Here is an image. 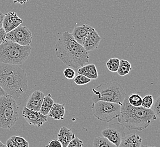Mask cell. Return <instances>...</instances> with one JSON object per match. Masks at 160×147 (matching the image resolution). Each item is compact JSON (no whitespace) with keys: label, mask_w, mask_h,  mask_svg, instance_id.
Segmentation results:
<instances>
[{"label":"cell","mask_w":160,"mask_h":147,"mask_svg":"<svg viewBox=\"0 0 160 147\" xmlns=\"http://www.w3.org/2000/svg\"><path fill=\"white\" fill-rule=\"evenodd\" d=\"M56 55L65 65L79 69L89 63V55L68 31L63 32L56 44Z\"/></svg>","instance_id":"1"},{"label":"cell","mask_w":160,"mask_h":147,"mask_svg":"<svg viewBox=\"0 0 160 147\" xmlns=\"http://www.w3.org/2000/svg\"><path fill=\"white\" fill-rule=\"evenodd\" d=\"M157 116L149 109L142 107H132L128 101V95L121 105L118 122L129 130L141 131L147 129L154 121Z\"/></svg>","instance_id":"2"},{"label":"cell","mask_w":160,"mask_h":147,"mask_svg":"<svg viewBox=\"0 0 160 147\" xmlns=\"http://www.w3.org/2000/svg\"><path fill=\"white\" fill-rule=\"evenodd\" d=\"M0 86L6 95L17 100L28 89V80L25 71L18 65H0Z\"/></svg>","instance_id":"3"},{"label":"cell","mask_w":160,"mask_h":147,"mask_svg":"<svg viewBox=\"0 0 160 147\" xmlns=\"http://www.w3.org/2000/svg\"><path fill=\"white\" fill-rule=\"evenodd\" d=\"M31 46H22L12 41L0 45V62L5 64H23L30 55Z\"/></svg>","instance_id":"4"},{"label":"cell","mask_w":160,"mask_h":147,"mask_svg":"<svg viewBox=\"0 0 160 147\" xmlns=\"http://www.w3.org/2000/svg\"><path fill=\"white\" fill-rule=\"evenodd\" d=\"M93 102L103 101L122 105L127 95L120 84L116 81L102 83L92 89Z\"/></svg>","instance_id":"5"},{"label":"cell","mask_w":160,"mask_h":147,"mask_svg":"<svg viewBox=\"0 0 160 147\" xmlns=\"http://www.w3.org/2000/svg\"><path fill=\"white\" fill-rule=\"evenodd\" d=\"M19 109L16 100L9 95L0 97V127L11 129L18 120Z\"/></svg>","instance_id":"6"},{"label":"cell","mask_w":160,"mask_h":147,"mask_svg":"<svg viewBox=\"0 0 160 147\" xmlns=\"http://www.w3.org/2000/svg\"><path fill=\"white\" fill-rule=\"evenodd\" d=\"M121 105L114 102L99 101L92 105V115L97 120L104 122H110L119 116Z\"/></svg>","instance_id":"7"},{"label":"cell","mask_w":160,"mask_h":147,"mask_svg":"<svg viewBox=\"0 0 160 147\" xmlns=\"http://www.w3.org/2000/svg\"><path fill=\"white\" fill-rule=\"evenodd\" d=\"M6 41H12L22 46L30 45L32 36L30 30L26 26H19L18 27L6 33Z\"/></svg>","instance_id":"8"},{"label":"cell","mask_w":160,"mask_h":147,"mask_svg":"<svg viewBox=\"0 0 160 147\" xmlns=\"http://www.w3.org/2000/svg\"><path fill=\"white\" fill-rule=\"evenodd\" d=\"M101 134L117 147L119 145L126 136L124 127L119 122L109 125L107 128L102 131Z\"/></svg>","instance_id":"9"},{"label":"cell","mask_w":160,"mask_h":147,"mask_svg":"<svg viewBox=\"0 0 160 147\" xmlns=\"http://www.w3.org/2000/svg\"><path fill=\"white\" fill-rule=\"evenodd\" d=\"M22 116L27 122L30 125L40 127L47 121V116H44L40 111L30 110L25 107L22 111Z\"/></svg>","instance_id":"10"},{"label":"cell","mask_w":160,"mask_h":147,"mask_svg":"<svg viewBox=\"0 0 160 147\" xmlns=\"http://www.w3.org/2000/svg\"><path fill=\"white\" fill-rule=\"evenodd\" d=\"M101 41V37L98 33L94 28L91 27L83 41L82 46L88 52H89L98 47Z\"/></svg>","instance_id":"11"},{"label":"cell","mask_w":160,"mask_h":147,"mask_svg":"<svg viewBox=\"0 0 160 147\" xmlns=\"http://www.w3.org/2000/svg\"><path fill=\"white\" fill-rule=\"evenodd\" d=\"M23 21L17 16L16 12H9L4 14L2 27L6 33H8L21 25Z\"/></svg>","instance_id":"12"},{"label":"cell","mask_w":160,"mask_h":147,"mask_svg":"<svg viewBox=\"0 0 160 147\" xmlns=\"http://www.w3.org/2000/svg\"><path fill=\"white\" fill-rule=\"evenodd\" d=\"M43 92L36 90L30 95L26 102V107L30 110L39 111L44 97Z\"/></svg>","instance_id":"13"},{"label":"cell","mask_w":160,"mask_h":147,"mask_svg":"<svg viewBox=\"0 0 160 147\" xmlns=\"http://www.w3.org/2000/svg\"><path fill=\"white\" fill-rule=\"evenodd\" d=\"M91 26L88 25H83L74 28L72 35L77 43L82 45L83 41L89 32Z\"/></svg>","instance_id":"14"},{"label":"cell","mask_w":160,"mask_h":147,"mask_svg":"<svg viewBox=\"0 0 160 147\" xmlns=\"http://www.w3.org/2000/svg\"><path fill=\"white\" fill-rule=\"evenodd\" d=\"M142 138L138 134H132L126 136L118 147H140Z\"/></svg>","instance_id":"15"},{"label":"cell","mask_w":160,"mask_h":147,"mask_svg":"<svg viewBox=\"0 0 160 147\" xmlns=\"http://www.w3.org/2000/svg\"><path fill=\"white\" fill-rule=\"evenodd\" d=\"M75 138V135L72 130L67 127H62L59 130L58 139L62 143V147H66L69 142Z\"/></svg>","instance_id":"16"},{"label":"cell","mask_w":160,"mask_h":147,"mask_svg":"<svg viewBox=\"0 0 160 147\" xmlns=\"http://www.w3.org/2000/svg\"><path fill=\"white\" fill-rule=\"evenodd\" d=\"M78 74H81L90 79H97L98 77V71L94 64H86L79 68L77 70Z\"/></svg>","instance_id":"17"},{"label":"cell","mask_w":160,"mask_h":147,"mask_svg":"<svg viewBox=\"0 0 160 147\" xmlns=\"http://www.w3.org/2000/svg\"><path fill=\"white\" fill-rule=\"evenodd\" d=\"M65 113V104H60L59 103H54L48 115L54 120H63L64 118Z\"/></svg>","instance_id":"18"},{"label":"cell","mask_w":160,"mask_h":147,"mask_svg":"<svg viewBox=\"0 0 160 147\" xmlns=\"http://www.w3.org/2000/svg\"><path fill=\"white\" fill-rule=\"evenodd\" d=\"M54 103L55 102L51 97V95L50 93L48 94L44 97L39 111L43 115L47 116Z\"/></svg>","instance_id":"19"},{"label":"cell","mask_w":160,"mask_h":147,"mask_svg":"<svg viewBox=\"0 0 160 147\" xmlns=\"http://www.w3.org/2000/svg\"><path fill=\"white\" fill-rule=\"evenodd\" d=\"M131 69V64L126 59H121L118 69L117 73L121 77H124L128 74Z\"/></svg>","instance_id":"20"},{"label":"cell","mask_w":160,"mask_h":147,"mask_svg":"<svg viewBox=\"0 0 160 147\" xmlns=\"http://www.w3.org/2000/svg\"><path fill=\"white\" fill-rule=\"evenodd\" d=\"M93 147H118L103 136H96L93 140Z\"/></svg>","instance_id":"21"},{"label":"cell","mask_w":160,"mask_h":147,"mask_svg":"<svg viewBox=\"0 0 160 147\" xmlns=\"http://www.w3.org/2000/svg\"><path fill=\"white\" fill-rule=\"evenodd\" d=\"M120 63V59L118 58H110L106 62L108 70L111 73H117Z\"/></svg>","instance_id":"22"},{"label":"cell","mask_w":160,"mask_h":147,"mask_svg":"<svg viewBox=\"0 0 160 147\" xmlns=\"http://www.w3.org/2000/svg\"><path fill=\"white\" fill-rule=\"evenodd\" d=\"M128 101L132 107H142V97L138 94L133 93L129 96H128Z\"/></svg>","instance_id":"23"},{"label":"cell","mask_w":160,"mask_h":147,"mask_svg":"<svg viewBox=\"0 0 160 147\" xmlns=\"http://www.w3.org/2000/svg\"><path fill=\"white\" fill-rule=\"evenodd\" d=\"M153 102L154 101L153 96L151 95H146L142 98V107L145 109H151Z\"/></svg>","instance_id":"24"},{"label":"cell","mask_w":160,"mask_h":147,"mask_svg":"<svg viewBox=\"0 0 160 147\" xmlns=\"http://www.w3.org/2000/svg\"><path fill=\"white\" fill-rule=\"evenodd\" d=\"M11 139L16 143L18 147H29V143L25 138L20 136L14 135L11 137Z\"/></svg>","instance_id":"25"},{"label":"cell","mask_w":160,"mask_h":147,"mask_svg":"<svg viewBox=\"0 0 160 147\" xmlns=\"http://www.w3.org/2000/svg\"><path fill=\"white\" fill-rule=\"evenodd\" d=\"M92 80L81 74H78V75L74 77V82L78 86H83L90 83Z\"/></svg>","instance_id":"26"},{"label":"cell","mask_w":160,"mask_h":147,"mask_svg":"<svg viewBox=\"0 0 160 147\" xmlns=\"http://www.w3.org/2000/svg\"><path fill=\"white\" fill-rule=\"evenodd\" d=\"M160 98L158 97L156 101L153 102V104L151 107V110H152L157 117L160 116Z\"/></svg>","instance_id":"27"},{"label":"cell","mask_w":160,"mask_h":147,"mask_svg":"<svg viewBox=\"0 0 160 147\" xmlns=\"http://www.w3.org/2000/svg\"><path fill=\"white\" fill-rule=\"evenodd\" d=\"M83 146V141L79 138L75 137L69 142V143L66 147H82Z\"/></svg>","instance_id":"28"},{"label":"cell","mask_w":160,"mask_h":147,"mask_svg":"<svg viewBox=\"0 0 160 147\" xmlns=\"http://www.w3.org/2000/svg\"><path fill=\"white\" fill-rule=\"evenodd\" d=\"M64 75L67 79H73L76 75V73L73 69L67 68L64 71Z\"/></svg>","instance_id":"29"},{"label":"cell","mask_w":160,"mask_h":147,"mask_svg":"<svg viewBox=\"0 0 160 147\" xmlns=\"http://www.w3.org/2000/svg\"><path fill=\"white\" fill-rule=\"evenodd\" d=\"M46 147H62V145L58 139H52L46 145Z\"/></svg>","instance_id":"30"},{"label":"cell","mask_w":160,"mask_h":147,"mask_svg":"<svg viewBox=\"0 0 160 147\" xmlns=\"http://www.w3.org/2000/svg\"><path fill=\"white\" fill-rule=\"evenodd\" d=\"M6 32L4 30L3 27L0 28V45L2 43L6 42Z\"/></svg>","instance_id":"31"},{"label":"cell","mask_w":160,"mask_h":147,"mask_svg":"<svg viewBox=\"0 0 160 147\" xmlns=\"http://www.w3.org/2000/svg\"><path fill=\"white\" fill-rule=\"evenodd\" d=\"M7 147H18V146L16 144V143L12 140L11 138H9L6 141V144Z\"/></svg>","instance_id":"32"},{"label":"cell","mask_w":160,"mask_h":147,"mask_svg":"<svg viewBox=\"0 0 160 147\" xmlns=\"http://www.w3.org/2000/svg\"><path fill=\"white\" fill-rule=\"evenodd\" d=\"M29 0H12L13 2L15 3H19L21 5H23L26 3Z\"/></svg>","instance_id":"33"},{"label":"cell","mask_w":160,"mask_h":147,"mask_svg":"<svg viewBox=\"0 0 160 147\" xmlns=\"http://www.w3.org/2000/svg\"><path fill=\"white\" fill-rule=\"evenodd\" d=\"M3 17H4V14L2 12H0V28L2 27Z\"/></svg>","instance_id":"34"},{"label":"cell","mask_w":160,"mask_h":147,"mask_svg":"<svg viewBox=\"0 0 160 147\" xmlns=\"http://www.w3.org/2000/svg\"><path fill=\"white\" fill-rule=\"evenodd\" d=\"M5 95H6V93L3 91V89L1 88V87L0 86V97Z\"/></svg>","instance_id":"35"},{"label":"cell","mask_w":160,"mask_h":147,"mask_svg":"<svg viewBox=\"0 0 160 147\" xmlns=\"http://www.w3.org/2000/svg\"><path fill=\"white\" fill-rule=\"evenodd\" d=\"M0 147H7L5 144H3L2 142L0 141Z\"/></svg>","instance_id":"36"},{"label":"cell","mask_w":160,"mask_h":147,"mask_svg":"<svg viewBox=\"0 0 160 147\" xmlns=\"http://www.w3.org/2000/svg\"><path fill=\"white\" fill-rule=\"evenodd\" d=\"M140 147H153V146H148V145H141V146Z\"/></svg>","instance_id":"37"}]
</instances>
